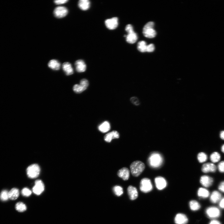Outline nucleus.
<instances>
[{"label":"nucleus","instance_id":"f257e3e1","mask_svg":"<svg viewBox=\"0 0 224 224\" xmlns=\"http://www.w3.org/2000/svg\"><path fill=\"white\" fill-rule=\"evenodd\" d=\"M145 168L144 163L139 161L133 162L130 165V169L132 175L134 177L139 176Z\"/></svg>","mask_w":224,"mask_h":224},{"label":"nucleus","instance_id":"f03ea898","mask_svg":"<svg viewBox=\"0 0 224 224\" xmlns=\"http://www.w3.org/2000/svg\"><path fill=\"white\" fill-rule=\"evenodd\" d=\"M148 162L151 167L157 168L161 165L163 162V158L159 153L157 152H153L150 155Z\"/></svg>","mask_w":224,"mask_h":224},{"label":"nucleus","instance_id":"7ed1b4c3","mask_svg":"<svg viewBox=\"0 0 224 224\" xmlns=\"http://www.w3.org/2000/svg\"><path fill=\"white\" fill-rule=\"evenodd\" d=\"M154 23L152 21L147 22L143 27V34L146 37L152 38L155 37L156 32L154 29Z\"/></svg>","mask_w":224,"mask_h":224},{"label":"nucleus","instance_id":"20e7f679","mask_svg":"<svg viewBox=\"0 0 224 224\" xmlns=\"http://www.w3.org/2000/svg\"><path fill=\"white\" fill-rule=\"evenodd\" d=\"M40 168L37 164H33L29 166L27 169L26 172L28 177L31 179L37 177L40 173Z\"/></svg>","mask_w":224,"mask_h":224},{"label":"nucleus","instance_id":"39448f33","mask_svg":"<svg viewBox=\"0 0 224 224\" xmlns=\"http://www.w3.org/2000/svg\"><path fill=\"white\" fill-rule=\"evenodd\" d=\"M206 214L209 218L213 219L219 217L221 215L220 209L217 207L211 206L208 208L205 211Z\"/></svg>","mask_w":224,"mask_h":224},{"label":"nucleus","instance_id":"423d86ee","mask_svg":"<svg viewBox=\"0 0 224 224\" xmlns=\"http://www.w3.org/2000/svg\"><path fill=\"white\" fill-rule=\"evenodd\" d=\"M152 184L149 179L145 178L141 180L140 182V189L141 191L147 193L152 191Z\"/></svg>","mask_w":224,"mask_h":224},{"label":"nucleus","instance_id":"0eeeda50","mask_svg":"<svg viewBox=\"0 0 224 224\" xmlns=\"http://www.w3.org/2000/svg\"><path fill=\"white\" fill-rule=\"evenodd\" d=\"M54 14L56 18H61L65 17L68 13V9L64 6L56 7L54 11Z\"/></svg>","mask_w":224,"mask_h":224},{"label":"nucleus","instance_id":"6e6552de","mask_svg":"<svg viewBox=\"0 0 224 224\" xmlns=\"http://www.w3.org/2000/svg\"><path fill=\"white\" fill-rule=\"evenodd\" d=\"M44 189V186L43 182L39 180H36L32 189L33 192L36 195H39L43 192Z\"/></svg>","mask_w":224,"mask_h":224},{"label":"nucleus","instance_id":"1a4fd4ad","mask_svg":"<svg viewBox=\"0 0 224 224\" xmlns=\"http://www.w3.org/2000/svg\"><path fill=\"white\" fill-rule=\"evenodd\" d=\"M106 27L109 29L113 30L116 29L118 25V19L117 17L107 19L105 21Z\"/></svg>","mask_w":224,"mask_h":224},{"label":"nucleus","instance_id":"9d476101","mask_svg":"<svg viewBox=\"0 0 224 224\" xmlns=\"http://www.w3.org/2000/svg\"><path fill=\"white\" fill-rule=\"evenodd\" d=\"M217 169L216 166L212 163H207L203 164L201 170L204 173L215 172Z\"/></svg>","mask_w":224,"mask_h":224},{"label":"nucleus","instance_id":"9b49d317","mask_svg":"<svg viewBox=\"0 0 224 224\" xmlns=\"http://www.w3.org/2000/svg\"><path fill=\"white\" fill-rule=\"evenodd\" d=\"M213 182L212 178L208 175H204L201 176L200 180V182L201 185L205 187L211 186Z\"/></svg>","mask_w":224,"mask_h":224},{"label":"nucleus","instance_id":"f8f14e48","mask_svg":"<svg viewBox=\"0 0 224 224\" xmlns=\"http://www.w3.org/2000/svg\"><path fill=\"white\" fill-rule=\"evenodd\" d=\"M155 182L156 188L160 190L164 189L167 185L166 180L162 177L158 176L156 177L155 179Z\"/></svg>","mask_w":224,"mask_h":224},{"label":"nucleus","instance_id":"ddd939ff","mask_svg":"<svg viewBox=\"0 0 224 224\" xmlns=\"http://www.w3.org/2000/svg\"><path fill=\"white\" fill-rule=\"evenodd\" d=\"M117 174L119 177L124 180L128 179L130 175L129 170L126 167H123L119 169L118 171Z\"/></svg>","mask_w":224,"mask_h":224},{"label":"nucleus","instance_id":"4468645a","mask_svg":"<svg viewBox=\"0 0 224 224\" xmlns=\"http://www.w3.org/2000/svg\"><path fill=\"white\" fill-rule=\"evenodd\" d=\"M188 221L187 217L183 213L177 214L175 218V222L176 224H186Z\"/></svg>","mask_w":224,"mask_h":224},{"label":"nucleus","instance_id":"2eb2a0df","mask_svg":"<svg viewBox=\"0 0 224 224\" xmlns=\"http://www.w3.org/2000/svg\"><path fill=\"white\" fill-rule=\"evenodd\" d=\"M75 65L76 70L78 72H83L86 70V65L84 61L82 59L77 60L75 62Z\"/></svg>","mask_w":224,"mask_h":224},{"label":"nucleus","instance_id":"dca6fc26","mask_svg":"<svg viewBox=\"0 0 224 224\" xmlns=\"http://www.w3.org/2000/svg\"><path fill=\"white\" fill-rule=\"evenodd\" d=\"M119 137V133L116 131L113 130L106 134L104 137V139L106 142H110L112 139L118 138Z\"/></svg>","mask_w":224,"mask_h":224},{"label":"nucleus","instance_id":"f3484780","mask_svg":"<svg viewBox=\"0 0 224 224\" xmlns=\"http://www.w3.org/2000/svg\"><path fill=\"white\" fill-rule=\"evenodd\" d=\"M221 194L217 190L213 191L211 194L210 200V201L213 203H219L222 198Z\"/></svg>","mask_w":224,"mask_h":224},{"label":"nucleus","instance_id":"a211bd4d","mask_svg":"<svg viewBox=\"0 0 224 224\" xmlns=\"http://www.w3.org/2000/svg\"><path fill=\"white\" fill-rule=\"evenodd\" d=\"M128 193L129 198L132 200H134L137 198L138 194L137 189L135 187L129 186L127 189Z\"/></svg>","mask_w":224,"mask_h":224},{"label":"nucleus","instance_id":"6ab92c4d","mask_svg":"<svg viewBox=\"0 0 224 224\" xmlns=\"http://www.w3.org/2000/svg\"><path fill=\"white\" fill-rule=\"evenodd\" d=\"M62 68L65 74L68 75H71L73 73V70L71 64L68 62L63 63L62 65Z\"/></svg>","mask_w":224,"mask_h":224},{"label":"nucleus","instance_id":"aec40b11","mask_svg":"<svg viewBox=\"0 0 224 224\" xmlns=\"http://www.w3.org/2000/svg\"><path fill=\"white\" fill-rule=\"evenodd\" d=\"M126 37L127 42L130 44H132L135 43L137 40L138 36L137 34L134 31L128 33Z\"/></svg>","mask_w":224,"mask_h":224},{"label":"nucleus","instance_id":"412c9836","mask_svg":"<svg viewBox=\"0 0 224 224\" xmlns=\"http://www.w3.org/2000/svg\"><path fill=\"white\" fill-rule=\"evenodd\" d=\"M110 124L109 122L107 121L103 122L98 127L99 130L103 133L108 131L110 130Z\"/></svg>","mask_w":224,"mask_h":224},{"label":"nucleus","instance_id":"4be33fe9","mask_svg":"<svg viewBox=\"0 0 224 224\" xmlns=\"http://www.w3.org/2000/svg\"><path fill=\"white\" fill-rule=\"evenodd\" d=\"M90 1L88 0H80L78 2V6L82 10H87L90 7Z\"/></svg>","mask_w":224,"mask_h":224},{"label":"nucleus","instance_id":"5701e85b","mask_svg":"<svg viewBox=\"0 0 224 224\" xmlns=\"http://www.w3.org/2000/svg\"><path fill=\"white\" fill-rule=\"evenodd\" d=\"M48 67L54 70H59L60 67V63L56 59H52L48 63Z\"/></svg>","mask_w":224,"mask_h":224},{"label":"nucleus","instance_id":"b1692460","mask_svg":"<svg viewBox=\"0 0 224 224\" xmlns=\"http://www.w3.org/2000/svg\"><path fill=\"white\" fill-rule=\"evenodd\" d=\"M197 194L198 197L203 198H207L210 195L209 191L203 188H200L198 190Z\"/></svg>","mask_w":224,"mask_h":224},{"label":"nucleus","instance_id":"393cba45","mask_svg":"<svg viewBox=\"0 0 224 224\" xmlns=\"http://www.w3.org/2000/svg\"><path fill=\"white\" fill-rule=\"evenodd\" d=\"M19 192L18 189L16 188L12 189L8 192L9 198L12 200L16 199L19 197Z\"/></svg>","mask_w":224,"mask_h":224},{"label":"nucleus","instance_id":"a878e982","mask_svg":"<svg viewBox=\"0 0 224 224\" xmlns=\"http://www.w3.org/2000/svg\"><path fill=\"white\" fill-rule=\"evenodd\" d=\"M189 204L190 208L192 211H197L201 208V206L199 203L195 200H192L190 201Z\"/></svg>","mask_w":224,"mask_h":224},{"label":"nucleus","instance_id":"bb28decb","mask_svg":"<svg viewBox=\"0 0 224 224\" xmlns=\"http://www.w3.org/2000/svg\"><path fill=\"white\" fill-rule=\"evenodd\" d=\"M211 161L213 163H216L218 162L221 159V156L217 152H214L212 153L210 157Z\"/></svg>","mask_w":224,"mask_h":224},{"label":"nucleus","instance_id":"cd10ccee","mask_svg":"<svg viewBox=\"0 0 224 224\" xmlns=\"http://www.w3.org/2000/svg\"><path fill=\"white\" fill-rule=\"evenodd\" d=\"M147 45L144 41H141L138 42L137 45L138 49L141 52H146Z\"/></svg>","mask_w":224,"mask_h":224},{"label":"nucleus","instance_id":"c85d7f7f","mask_svg":"<svg viewBox=\"0 0 224 224\" xmlns=\"http://www.w3.org/2000/svg\"><path fill=\"white\" fill-rule=\"evenodd\" d=\"M15 208L17 211L20 212L25 211L27 208L26 205L22 202L17 203L16 204Z\"/></svg>","mask_w":224,"mask_h":224},{"label":"nucleus","instance_id":"c756f323","mask_svg":"<svg viewBox=\"0 0 224 224\" xmlns=\"http://www.w3.org/2000/svg\"><path fill=\"white\" fill-rule=\"evenodd\" d=\"M207 158V155L203 152H199L197 155V159L200 163H203L206 161Z\"/></svg>","mask_w":224,"mask_h":224},{"label":"nucleus","instance_id":"7c9ffc66","mask_svg":"<svg viewBox=\"0 0 224 224\" xmlns=\"http://www.w3.org/2000/svg\"><path fill=\"white\" fill-rule=\"evenodd\" d=\"M113 190L114 194L118 196H120L123 193L122 188L119 186H114L113 188Z\"/></svg>","mask_w":224,"mask_h":224},{"label":"nucleus","instance_id":"2f4dec72","mask_svg":"<svg viewBox=\"0 0 224 224\" xmlns=\"http://www.w3.org/2000/svg\"><path fill=\"white\" fill-rule=\"evenodd\" d=\"M73 91L76 93H80L85 90L84 88L80 84H76L73 87Z\"/></svg>","mask_w":224,"mask_h":224},{"label":"nucleus","instance_id":"473e14b6","mask_svg":"<svg viewBox=\"0 0 224 224\" xmlns=\"http://www.w3.org/2000/svg\"><path fill=\"white\" fill-rule=\"evenodd\" d=\"M0 198L3 201H6L9 198L8 192L6 190H2L0 194Z\"/></svg>","mask_w":224,"mask_h":224},{"label":"nucleus","instance_id":"72a5a7b5","mask_svg":"<svg viewBox=\"0 0 224 224\" xmlns=\"http://www.w3.org/2000/svg\"><path fill=\"white\" fill-rule=\"evenodd\" d=\"M31 191L27 188H24L21 191L22 195L26 197L29 196L31 194Z\"/></svg>","mask_w":224,"mask_h":224},{"label":"nucleus","instance_id":"f704fd0d","mask_svg":"<svg viewBox=\"0 0 224 224\" xmlns=\"http://www.w3.org/2000/svg\"><path fill=\"white\" fill-rule=\"evenodd\" d=\"M89 84V82L88 80L86 79H83L80 81V84L82 86L85 90L88 87Z\"/></svg>","mask_w":224,"mask_h":224},{"label":"nucleus","instance_id":"c9c22d12","mask_svg":"<svg viewBox=\"0 0 224 224\" xmlns=\"http://www.w3.org/2000/svg\"><path fill=\"white\" fill-rule=\"evenodd\" d=\"M218 171L221 173H224V161L220 162L217 166Z\"/></svg>","mask_w":224,"mask_h":224},{"label":"nucleus","instance_id":"e433bc0d","mask_svg":"<svg viewBox=\"0 0 224 224\" xmlns=\"http://www.w3.org/2000/svg\"><path fill=\"white\" fill-rule=\"evenodd\" d=\"M130 101L132 103L135 105H138L140 104V102L138 98L136 97H132L130 99Z\"/></svg>","mask_w":224,"mask_h":224},{"label":"nucleus","instance_id":"4c0bfd02","mask_svg":"<svg viewBox=\"0 0 224 224\" xmlns=\"http://www.w3.org/2000/svg\"><path fill=\"white\" fill-rule=\"evenodd\" d=\"M155 49L154 45L152 44L147 45L146 52H151L153 51Z\"/></svg>","mask_w":224,"mask_h":224},{"label":"nucleus","instance_id":"58836bf2","mask_svg":"<svg viewBox=\"0 0 224 224\" xmlns=\"http://www.w3.org/2000/svg\"><path fill=\"white\" fill-rule=\"evenodd\" d=\"M125 30L128 33L134 31H133V27L131 24L127 25L125 27Z\"/></svg>","mask_w":224,"mask_h":224},{"label":"nucleus","instance_id":"ea45409f","mask_svg":"<svg viewBox=\"0 0 224 224\" xmlns=\"http://www.w3.org/2000/svg\"><path fill=\"white\" fill-rule=\"evenodd\" d=\"M218 189L220 191L224 193V181L220 183L218 186Z\"/></svg>","mask_w":224,"mask_h":224},{"label":"nucleus","instance_id":"a19ab883","mask_svg":"<svg viewBox=\"0 0 224 224\" xmlns=\"http://www.w3.org/2000/svg\"><path fill=\"white\" fill-rule=\"evenodd\" d=\"M68 0H57L54 1V3L57 5L63 4L67 2Z\"/></svg>","mask_w":224,"mask_h":224},{"label":"nucleus","instance_id":"79ce46f5","mask_svg":"<svg viewBox=\"0 0 224 224\" xmlns=\"http://www.w3.org/2000/svg\"><path fill=\"white\" fill-rule=\"evenodd\" d=\"M219 206L221 208L224 209V198H222L219 202Z\"/></svg>","mask_w":224,"mask_h":224},{"label":"nucleus","instance_id":"37998d69","mask_svg":"<svg viewBox=\"0 0 224 224\" xmlns=\"http://www.w3.org/2000/svg\"><path fill=\"white\" fill-rule=\"evenodd\" d=\"M209 224H221L220 222L216 219L212 220Z\"/></svg>","mask_w":224,"mask_h":224},{"label":"nucleus","instance_id":"c03bdc74","mask_svg":"<svg viewBox=\"0 0 224 224\" xmlns=\"http://www.w3.org/2000/svg\"><path fill=\"white\" fill-rule=\"evenodd\" d=\"M220 137L221 139L224 140V130L221 132L220 133Z\"/></svg>","mask_w":224,"mask_h":224},{"label":"nucleus","instance_id":"a18cd8bd","mask_svg":"<svg viewBox=\"0 0 224 224\" xmlns=\"http://www.w3.org/2000/svg\"><path fill=\"white\" fill-rule=\"evenodd\" d=\"M221 150L222 152L224 153V144L222 146Z\"/></svg>","mask_w":224,"mask_h":224}]
</instances>
